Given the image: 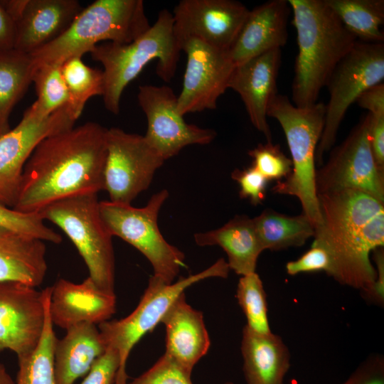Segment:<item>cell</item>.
I'll use <instances>...</instances> for the list:
<instances>
[{"mask_svg": "<svg viewBox=\"0 0 384 384\" xmlns=\"http://www.w3.org/2000/svg\"><path fill=\"white\" fill-rule=\"evenodd\" d=\"M107 131L87 122L41 140L26 163L13 208L40 212L60 200L104 190Z\"/></svg>", "mask_w": 384, "mask_h": 384, "instance_id": "cell-1", "label": "cell"}, {"mask_svg": "<svg viewBox=\"0 0 384 384\" xmlns=\"http://www.w3.org/2000/svg\"><path fill=\"white\" fill-rule=\"evenodd\" d=\"M320 223L313 243L330 257L329 276L361 292L368 290L377 274L370 255L384 245V203L356 190L317 195Z\"/></svg>", "mask_w": 384, "mask_h": 384, "instance_id": "cell-2", "label": "cell"}, {"mask_svg": "<svg viewBox=\"0 0 384 384\" xmlns=\"http://www.w3.org/2000/svg\"><path fill=\"white\" fill-rule=\"evenodd\" d=\"M288 3L298 45L292 101L297 107H306L317 102L333 70L358 40L325 0H288Z\"/></svg>", "mask_w": 384, "mask_h": 384, "instance_id": "cell-3", "label": "cell"}, {"mask_svg": "<svg viewBox=\"0 0 384 384\" xmlns=\"http://www.w3.org/2000/svg\"><path fill=\"white\" fill-rule=\"evenodd\" d=\"M181 51L174 32L172 13L161 10L155 23L142 36L125 44L107 42L90 52L103 66L105 108L114 114L119 112L122 92L127 85L151 60H157L156 73L165 82L174 77Z\"/></svg>", "mask_w": 384, "mask_h": 384, "instance_id": "cell-4", "label": "cell"}, {"mask_svg": "<svg viewBox=\"0 0 384 384\" xmlns=\"http://www.w3.org/2000/svg\"><path fill=\"white\" fill-rule=\"evenodd\" d=\"M142 0H97L83 8L58 38L29 53L34 68L90 52L100 42L129 43L149 28Z\"/></svg>", "mask_w": 384, "mask_h": 384, "instance_id": "cell-5", "label": "cell"}, {"mask_svg": "<svg viewBox=\"0 0 384 384\" xmlns=\"http://www.w3.org/2000/svg\"><path fill=\"white\" fill-rule=\"evenodd\" d=\"M326 106L321 102L306 107L293 105L287 96L277 94L270 102L267 114L281 125L290 151L292 170L279 181L274 193L297 197L305 214L314 226L320 223L316 189V150L324 126Z\"/></svg>", "mask_w": 384, "mask_h": 384, "instance_id": "cell-6", "label": "cell"}, {"mask_svg": "<svg viewBox=\"0 0 384 384\" xmlns=\"http://www.w3.org/2000/svg\"><path fill=\"white\" fill-rule=\"evenodd\" d=\"M229 272L227 262L220 258L206 270L181 277L171 284L153 275L138 305L129 315L98 324L106 347L114 348L119 357V368L114 384H127L126 364L132 349L146 334L161 323L171 305L188 287L208 278H227Z\"/></svg>", "mask_w": 384, "mask_h": 384, "instance_id": "cell-7", "label": "cell"}, {"mask_svg": "<svg viewBox=\"0 0 384 384\" xmlns=\"http://www.w3.org/2000/svg\"><path fill=\"white\" fill-rule=\"evenodd\" d=\"M97 193L71 196L53 203L39 213L58 226L83 259L89 277L105 292L114 293L112 236L100 213Z\"/></svg>", "mask_w": 384, "mask_h": 384, "instance_id": "cell-8", "label": "cell"}, {"mask_svg": "<svg viewBox=\"0 0 384 384\" xmlns=\"http://www.w3.org/2000/svg\"><path fill=\"white\" fill-rule=\"evenodd\" d=\"M169 195L163 189L152 195L142 208L110 201H100L99 208L112 236L120 238L138 250L151 263L153 275L171 284L184 266L185 255L165 240L159 228V213Z\"/></svg>", "mask_w": 384, "mask_h": 384, "instance_id": "cell-9", "label": "cell"}, {"mask_svg": "<svg viewBox=\"0 0 384 384\" xmlns=\"http://www.w3.org/2000/svg\"><path fill=\"white\" fill-rule=\"evenodd\" d=\"M384 43L358 41L329 77V99L315 159L320 164L335 144L340 124L352 103L368 88L383 82Z\"/></svg>", "mask_w": 384, "mask_h": 384, "instance_id": "cell-10", "label": "cell"}, {"mask_svg": "<svg viewBox=\"0 0 384 384\" xmlns=\"http://www.w3.org/2000/svg\"><path fill=\"white\" fill-rule=\"evenodd\" d=\"M368 113L316 171L317 195L345 189L366 193L384 203V171L375 163L369 139Z\"/></svg>", "mask_w": 384, "mask_h": 384, "instance_id": "cell-11", "label": "cell"}, {"mask_svg": "<svg viewBox=\"0 0 384 384\" xmlns=\"http://www.w3.org/2000/svg\"><path fill=\"white\" fill-rule=\"evenodd\" d=\"M164 161L144 136L117 127L107 129L104 190L110 201L131 204L149 187Z\"/></svg>", "mask_w": 384, "mask_h": 384, "instance_id": "cell-12", "label": "cell"}, {"mask_svg": "<svg viewBox=\"0 0 384 384\" xmlns=\"http://www.w3.org/2000/svg\"><path fill=\"white\" fill-rule=\"evenodd\" d=\"M75 121L66 105L48 116L31 105L16 127L0 136V203L14 207L24 166L36 146L44 138L73 127Z\"/></svg>", "mask_w": 384, "mask_h": 384, "instance_id": "cell-13", "label": "cell"}, {"mask_svg": "<svg viewBox=\"0 0 384 384\" xmlns=\"http://www.w3.org/2000/svg\"><path fill=\"white\" fill-rule=\"evenodd\" d=\"M137 99L147 119L144 137L165 161L185 146L208 144L217 135L214 129L187 123L178 110L177 96L167 85H141Z\"/></svg>", "mask_w": 384, "mask_h": 384, "instance_id": "cell-14", "label": "cell"}, {"mask_svg": "<svg viewBox=\"0 0 384 384\" xmlns=\"http://www.w3.org/2000/svg\"><path fill=\"white\" fill-rule=\"evenodd\" d=\"M187 57L183 87L177 96L178 110L188 113L216 108L220 95L228 89L235 65L226 51L197 38L180 43Z\"/></svg>", "mask_w": 384, "mask_h": 384, "instance_id": "cell-15", "label": "cell"}, {"mask_svg": "<svg viewBox=\"0 0 384 384\" xmlns=\"http://www.w3.org/2000/svg\"><path fill=\"white\" fill-rule=\"evenodd\" d=\"M249 11L233 0H182L172 13L174 32L178 43L197 38L228 52Z\"/></svg>", "mask_w": 384, "mask_h": 384, "instance_id": "cell-16", "label": "cell"}, {"mask_svg": "<svg viewBox=\"0 0 384 384\" xmlns=\"http://www.w3.org/2000/svg\"><path fill=\"white\" fill-rule=\"evenodd\" d=\"M44 318L42 291L21 282H0V352L9 349L17 357L31 352Z\"/></svg>", "mask_w": 384, "mask_h": 384, "instance_id": "cell-17", "label": "cell"}, {"mask_svg": "<svg viewBox=\"0 0 384 384\" xmlns=\"http://www.w3.org/2000/svg\"><path fill=\"white\" fill-rule=\"evenodd\" d=\"M281 64V49H274L235 65L228 88L240 96L253 126L267 142L272 134L267 123V108L277 92V79Z\"/></svg>", "mask_w": 384, "mask_h": 384, "instance_id": "cell-18", "label": "cell"}, {"mask_svg": "<svg viewBox=\"0 0 384 384\" xmlns=\"http://www.w3.org/2000/svg\"><path fill=\"white\" fill-rule=\"evenodd\" d=\"M116 304L115 294L101 289L89 276L80 283L61 278L51 287L49 311L53 324L67 330L82 323L108 321Z\"/></svg>", "mask_w": 384, "mask_h": 384, "instance_id": "cell-19", "label": "cell"}, {"mask_svg": "<svg viewBox=\"0 0 384 384\" xmlns=\"http://www.w3.org/2000/svg\"><path fill=\"white\" fill-rule=\"evenodd\" d=\"M291 9L287 0L267 1L252 10L227 52L235 65L267 51L281 49L287 43Z\"/></svg>", "mask_w": 384, "mask_h": 384, "instance_id": "cell-20", "label": "cell"}, {"mask_svg": "<svg viewBox=\"0 0 384 384\" xmlns=\"http://www.w3.org/2000/svg\"><path fill=\"white\" fill-rule=\"evenodd\" d=\"M83 8L77 0H28L16 22L14 49L29 54L63 34Z\"/></svg>", "mask_w": 384, "mask_h": 384, "instance_id": "cell-21", "label": "cell"}, {"mask_svg": "<svg viewBox=\"0 0 384 384\" xmlns=\"http://www.w3.org/2000/svg\"><path fill=\"white\" fill-rule=\"evenodd\" d=\"M161 323L166 329L165 353L192 373L210 345L203 313L188 304L183 293L171 305Z\"/></svg>", "mask_w": 384, "mask_h": 384, "instance_id": "cell-22", "label": "cell"}, {"mask_svg": "<svg viewBox=\"0 0 384 384\" xmlns=\"http://www.w3.org/2000/svg\"><path fill=\"white\" fill-rule=\"evenodd\" d=\"M242 370L246 384H284L291 355L281 336L242 329Z\"/></svg>", "mask_w": 384, "mask_h": 384, "instance_id": "cell-23", "label": "cell"}, {"mask_svg": "<svg viewBox=\"0 0 384 384\" xmlns=\"http://www.w3.org/2000/svg\"><path fill=\"white\" fill-rule=\"evenodd\" d=\"M57 339L54 351L56 384H75L88 373L106 346L95 324L82 323L68 328Z\"/></svg>", "mask_w": 384, "mask_h": 384, "instance_id": "cell-24", "label": "cell"}, {"mask_svg": "<svg viewBox=\"0 0 384 384\" xmlns=\"http://www.w3.org/2000/svg\"><path fill=\"white\" fill-rule=\"evenodd\" d=\"M46 253L44 241L0 227V282L40 286L48 269Z\"/></svg>", "mask_w": 384, "mask_h": 384, "instance_id": "cell-25", "label": "cell"}, {"mask_svg": "<svg viewBox=\"0 0 384 384\" xmlns=\"http://www.w3.org/2000/svg\"><path fill=\"white\" fill-rule=\"evenodd\" d=\"M199 246L218 245L228 256L230 270L244 276L255 272L257 259L263 251L252 218L235 215L222 227L194 235Z\"/></svg>", "mask_w": 384, "mask_h": 384, "instance_id": "cell-26", "label": "cell"}, {"mask_svg": "<svg viewBox=\"0 0 384 384\" xmlns=\"http://www.w3.org/2000/svg\"><path fill=\"white\" fill-rule=\"evenodd\" d=\"M252 220L263 251L300 247L314 235V226L303 213L288 216L267 208Z\"/></svg>", "mask_w": 384, "mask_h": 384, "instance_id": "cell-27", "label": "cell"}, {"mask_svg": "<svg viewBox=\"0 0 384 384\" xmlns=\"http://www.w3.org/2000/svg\"><path fill=\"white\" fill-rule=\"evenodd\" d=\"M34 72L29 54L16 49L0 52V136L11 129L10 114L32 82Z\"/></svg>", "mask_w": 384, "mask_h": 384, "instance_id": "cell-28", "label": "cell"}, {"mask_svg": "<svg viewBox=\"0 0 384 384\" xmlns=\"http://www.w3.org/2000/svg\"><path fill=\"white\" fill-rule=\"evenodd\" d=\"M45 318L41 336L35 348L18 357L16 384H56L54 351L57 338L49 311L51 287L43 291Z\"/></svg>", "mask_w": 384, "mask_h": 384, "instance_id": "cell-29", "label": "cell"}, {"mask_svg": "<svg viewBox=\"0 0 384 384\" xmlns=\"http://www.w3.org/2000/svg\"><path fill=\"white\" fill-rule=\"evenodd\" d=\"M345 28L358 41L383 43V0H325Z\"/></svg>", "mask_w": 384, "mask_h": 384, "instance_id": "cell-30", "label": "cell"}, {"mask_svg": "<svg viewBox=\"0 0 384 384\" xmlns=\"http://www.w3.org/2000/svg\"><path fill=\"white\" fill-rule=\"evenodd\" d=\"M61 73L69 97L66 107L77 120L90 98L103 95V73L85 64L80 56L72 57L64 61L61 65Z\"/></svg>", "mask_w": 384, "mask_h": 384, "instance_id": "cell-31", "label": "cell"}, {"mask_svg": "<svg viewBox=\"0 0 384 384\" xmlns=\"http://www.w3.org/2000/svg\"><path fill=\"white\" fill-rule=\"evenodd\" d=\"M236 298L246 317L245 326L260 334H271L267 295L263 283L256 272L240 278Z\"/></svg>", "mask_w": 384, "mask_h": 384, "instance_id": "cell-32", "label": "cell"}, {"mask_svg": "<svg viewBox=\"0 0 384 384\" xmlns=\"http://www.w3.org/2000/svg\"><path fill=\"white\" fill-rule=\"evenodd\" d=\"M32 82L37 99L31 105L42 116H48L67 105L68 93L64 82L61 65L43 64L35 69Z\"/></svg>", "mask_w": 384, "mask_h": 384, "instance_id": "cell-33", "label": "cell"}, {"mask_svg": "<svg viewBox=\"0 0 384 384\" xmlns=\"http://www.w3.org/2000/svg\"><path fill=\"white\" fill-rule=\"evenodd\" d=\"M41 214L23 213L0 203V227L44 242L59 244L62 237L48 227Z\"/></svg>", "mask_w": 384, "mask_h": 384, "instance_id": "cell-34", "label": "cell"}, {"mask_svg": "<svg viewBox=\"0 0 384 384\" xmlns=\"http://www.w3.org/2000/svg\"><path fill=\"white\" fill-rule=\"evenodd\" d=\"M252 159V166L267 181H281L285 178L292 170L291 159L281 150L279 144L272 142L260 144L248 151Z\"/></svg>", "mask_w": 384, "mask_h": 384, "instance_id": "cell-35", "label": "cell"}, {"mask_svg": "<svg viewBox=\"0 0 384 384\" xmlns=\"http://www.w3.org/2000/svg\"><path fill=\"white\" fill-rule=\"evenodd\" d=\"M191 374L164 353L150 368L127 384H193Z\"/></svg>", "mask_w": 384, "mask_h": 384, "instance_id": "cell-36", "label": "cell"}, {"mask_svg": "<svg viewBox=\"0 0 384 384\" xmlns=\"http://www.w3.org/2000/svg\"><path fill=\"white\" fill-rule=\"evenodd\" d=\"M231 177L240 186L241 198L248 199L254 206L263 202L268 181L252 166L242 170L235 169Z\"/></svg>", "mask_w": 384, "mask_h": 384, "instance_id": "cell-37", "label": "cell"}, {"mask_svg": "<svg viewBox=\"0 0 384 384\" xmlns=\"http://www.w3.org/2000/svg\"><path fill=\"white\" fill-rule=\"evenodd\" d=\"M331 268V262L327 252L314 243L300 257L288 262L285 266L287 273L292 276L321 271L325 272L329 275Z\"/></svg>", "mask_w": 384, "mask_h": 384, "instance_id": "cell-38", "label": "cell"}, {"mask_svg": "<svg viewBox=\"0 0 384 384\" xmlns=\"http://www.w3.org/2000/svg\"><path fill=\"white\" fill-rule=\"evenodd\" d=\"M119 364L117 352L112 348L106 347L80 384H114Z\"/></svg>", "mask_w": 384, "mask_h": 384, "instance_id": "cell-39", "label": "cell"}, {"mask_svg": "<svg viewBox=\"0 0 384 384\" xmlns=\"http://www.w3.org/2000/svg\"><path fill=\"white\" fill-rule=\"evenodd\" d=\"M348 384H384V359L375 355L364 361L348 378Z\"/></svg>", "mask_w": 384, "mask_h": 384, "instance_id": "cell-40", "label": "cell"}, {"mask_svg": "<svg viewBox=\"0 0 384 384\" xmlns=\"http://www.w3.org/2000/svg\"><path fill=\"white\" fill-rule=\"evenodd\" d=\"M373 260L375 263V270L377 277L370 287L366 292H362V295L366 301L383 306L384 304V251L383 247H378L373 252Z\"/></svg>", "mask_w": 384, "mask_h": 384, "instance_id": "cell-41", "label": "cell"}, {"mask_svg": "<svg viewBox=\"0 0 384 384\" xmlns=\"http://www.w3.org/2000/svg\"><path fill=\"white\" fill-rule=\"evenodd\" d=\"M371 115L369 139L376 164L384 171V115Z\"/></svg>", "mask_w": 384, "mask_h": 384, "instance_id": "cell-42", "label": "cell"}, {"mask_svg": "<svg viewBox=\"0 0 384 384\" xmlns=\"http://www.w3.org/2000/svg\"><path fill=\"white\" fill-rule=\"evenodd\" d=\"M359 107L367 110L373 116L384 115V83L375 85L366 90L357 98Z\"/></svg>", "mask_w": 384, "mask_h": 384, "instance_id": "cell-43", "label": "cell"}, {"mask_svg": "<svg viewBox=\"0 0 384 384\" xmlns=\"http://www.w3.org/2000/svg\"><path fill=\"white\" fill-rule=\"evenodd\" d=\"M16 23L0 3V52L14 49Z\"/></svg>", "mask_w": 384, "mask_h": 384, "instance_id": "cell-44", "label": "cell"}, {"mask_svg": "<svg viewBox=\"0 0 384 384\" xmlns=\"http://www.w3.org/2000/svg\"><path fill=\"white\" fill-rule=\"evenodd\" d=\"M28 0H0L1 6L15 23L21 16Z\"/></svg>", "mask_w": 384, "mask_h": 384, "instance_id": "cell-45", "label": "cell"}, {"mask_svg": "<svg viewBox=\"0 0 384 384\" xmlns=\"http://www.w3.org/2000/svg\"><path fill=\"white\" fill-rule=\"evenodd\" d=\"M0 384H16L1 363H0Z\"/></svg>", "mask_w": 384, "mask_h": 384, "instance_id": "cell-46", "label": "cell"}, {"mask_svg": "<svg viewBox=\"0 0 384 384\" xmlns=\"http://www.w3.org/2000/svg\"><path fill=\"white\" fill-rule=\"evenodd\" d=\"M341 384H348V380H346L343 383H342Z\"/></svg>", "mask_w": 384, "mask_h": 384, "instance_id": "cell-47", "label": "cell"}, {"mask_svg": "<svg viewBox=\"0 0 384 384\" xmlns=\"http://www.w3.org/2000/svg\"><path fill=\"white\" fill-rule=\"evenodd\" d=\"M225 384H234L233 382H227Z\"/></svg>", "mask_w": 384, "mask_h": 384, "instance_id": "cell-48", "label": "cell"}]
</instances>
